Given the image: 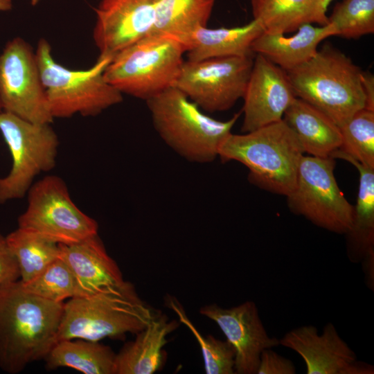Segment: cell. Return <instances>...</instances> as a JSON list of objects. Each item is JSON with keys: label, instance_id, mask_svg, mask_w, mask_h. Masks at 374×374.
Wrapping results in <instances>:
<instances>
[{"label": "cell", "instance_id": "obj_19", "mask_svg": "<svg viewBox=\"0 0 374 374\" xmlns=\"http://www.w3.org/2000/svg\"><path fill=\"white\" fill-rule=\"evenodd\" d=\"M179 327L158 311L147 326L136 333V339L126 344L116 355L115 374H152L163 364V348L167 337Z\"/></svg>", "mask_w": 374, "mask_h": 374}, {"label": "cell", "instance_id": "obj_7", "mask_svg": "<svg viewBox=\"0 0 374 374\" xmlns=\"http://www.w3.org/2000/svg\"><path fill=\"white\" fill-rule=\"evenodd\" d=\"M184 53L176 39L150 34L114 55L104 78L122 94L146 101L175 87Z\"/></svg>", "mask_w": 374, "mask_h": 374}, {"label": "cell", "instance_id": "obj_9", "mask_svg": "<svg viewBox=\"0 0 374 374\" xmlns=\"http://www.w3.org/2000/svg\"><path fill=\"white\" fill-rule=\"evenodd\" d=\"M335 159L303 155L295 187L287 195L290 209L314 225L346 234L353 222V206L339 189L334 175Z\"/></svg>", "mask_w": 374, "mask_h": 374}, {"label": "cell", "instance_id": "obj_29", "mask_svg": "<svg viewBox=\"0 0 374 374\" xmlns=\"http://www.w3.org/2000/svg\"><path fill=\"white\" fill-rule=\"evenodd\" d=\"M21 284L30 294L55 303H63L77 296L75 277L60 257L33 279Z\"/></svg>", "mask_w": 374, "mask_h": 374}, {"label": "cell", "instance_id": "obj_37", "mask_svg": "<svg viewBox=\"0 0 374 374\" xmlns=\"http://www.w3.org/2000/svg\"><path fill=\"white\" fill-rule=\"evenodd\" d=\"M332 0H320L321 5L325 10H327V8Z\"/></svg>", "mask_w": 374, "mask_h": 374}, {"label": "cell", "instance_id": "obj_23", "mask_svg": "<svg viewBox=\"0 0 374 374\" xmlns=\"http://www.w3.org/2000/svg\"><path fill=\"white\" fill-rule=\"evenodd\" d=\"M251 4L253 19L269 34L294 32L304 24L329 23L320 0H251Z\"/></svg>", "mask_w": 374, "mask_h": 374}, {"label": "cell", "instance_id": "obj_5", "mask_svg": "<svg viewBox=\"0 0 374 374\" xmlns=\"http://www.w3.org/2000/svg\"><path fill=\"white\" fill-rule=\"evenodd\" d=\"M153 126L172 150L185 159L205 163L218 157V150L239 118L226 121L204 114L181 91L172 87L146 100Z\"/></svg>", "mask_w": 374, "mask_h": 374}, {"label": "cell", "instance_id": "obj_6", "mask_svg": "<svg viewBox=\"0 0 374 374\" xmlns=\"http://www.w3.org/2000/svg\"><path fill=\"white\" fill-rule=\"evenodd\" d=\"M35 52L53 118L97 116L123 101V94L103 75L112 57L99 55L92 66L75 70L55 60L44 38L39 40Z\"/></svg>", "mask_w": 374, "mask_h": 374}, {"label": "cell", "instance_id": "obj_27", "mask_svg": "<svg viewBox=\"0 0 374 374\" xmlns=\"http://www.w3.org/2000/svg\"><path fill=\"white\" fill-rule=\"evenodd\" d=\"M339 128L341 145L338 150L374 168V111L364 108Z\"/></svg>", "mask_w": 374, "mask_h": 374}, {"label": "cell", "instance_id": "obj_26", "mask_svg": "<svg viewBox=\"0 0 374 374\" xmlns=\"http://www.w3.org/2000/svg\"><path fill=\"white\" fill-rule=\"evenodd\" d=\"M6 239L17 260L19 280L23 283L33 279L59 258V244L27 229L18 227Z\"/></svg>", "mask_w": 374, "mask_h": 374}, {"label": "cell", "instance_id": "obj_4", "mask_svg": "<svg viewBox=\"0 0 374 374\" xmlns=\"http://www.w3.org/2000/svg\"><path fill=\"white\" fill-rule=\"evenodd\" d=\"M362 73L350 58L328 44L305 63L286 71L296 97L322 112L339 127L366 108Z\"/></svg>", "mask_w": 374, "mask_h": 374}, {"label": "cell", "instance_id": "obj_38", "mask_svg": "<svg viewBox=\"0 0 374 374\" xmlns=\"http://www.w3.org/2000/svg\"><path fill=\"white\" fill-rule=\"evenodd\" d=\"M30 3L33 6L37 5L40 0H29Z\"/></svg>", "mask_w": 374, "mask_h": 374}, {"label": "cell", "instance_id": "obj_10", "mask_svg": "<svg viewBox=\"0 0 374 374\" xmlns=\"http://www.w3.org/2000/svg\"><path fill=\"white\" fill-rule=\"evenodd\" d=\"M27 194L28 205L18 218V227L64 244L98 234L97 222L73 202L60 177H44L33 183Z\"/></svg>", "mask_w": 374, "mask_h": 374}, {"label": "cell", "instance_id": "obj_25", "mask_svg": "<svg viewBox=\"0 0 374 374\" xmlns=\"http://www.w3.org/2000/svg\"><path fill=\"white\" fill-rule=\"evenodd\" d=\"M58 341L44 358L48 369L69 367L84 374H115L116 354L99 341Z\"/></svg>", "mask_w": 374, "mask_h": 374}, {"label": "cell", "instance_id": "obj_39", "mask_svg": "<svg viewBox=\"0 0 374 374\" xmlns=\"http://www.w3.org/2000/svg\"><path fill=\"white\" fill-rule=\"evenodd\" d=\"M1 112V104H0V112Z\"/></svg>", "mask_w": 374, "mask_h": 374}, {"label": "cell", "instance_id": "obj_18", "mask_svg": "<svg viewBox=\"0 0 374 374\" xmlns=\"http://www.w3.org/2000/svg\"><path fill=\"white\" fill-rule=\"evenodd\" d=\"M330 36H337L330 23L319 26L304 24L292 36L263 32L253 42L251 50L286 72L310 60L319 43Z\"/></svg>", "mask_w": 374, "mask_h": 374}, {"label": "cell", "instance_id": "obj_30", "mask_svg": "<svg viewBox=\"0 0 374 374\" xmlns=\"http://www.w3.org/2000/svg\"><path fill=\"white\" fill-rule=\"evenodd\" d=\"M337 36L355 39L374 33V0H343L328 17Z\"/></svg>", "mask_w": 374, "mask_h": 374}, {"label": "cell", "instance_id": "obj_1", "mask_svg": "<svg viewBox=\"0 0 374 374\" xmlns=\"http://www.w3.org/2000/svg\"><path fill=\"white\" fill-rule=\"evenodd\" d=\"M64 303L27 292L20 280L0 285V369L21 372L57 341Z\"/></svg>", "mask_w": 374, "mask_h": 374}, {"label": "cell", "instance_id": "obj_11", "mask_svg": "<svg viewBox=\"0 0 374 374\" xmlns=\"http://www.w3.org/2000/svg\"><path fill=\"white\" fill-rule=\"evenodd\" d=\"M253 62L252 56L184 61L175 87L206 112L226 111L242 98Z\"/></svg>", "mask_w": 374, "mask_h": 374}, {"label": "cell", "instance_id": "obj_24", "mask_svg": "<svg viewBox=\"0 0 374 374\" xmlns=\"http://www.w3.org/2000/svg\"><path fill=\"white\" fill-rule=\"evenodd\" d=\"M215 0H154V22L151 34L179 42L186 48L193 34L207 26Z\"/></svg>", "mask_w": 374, "mask_h": 374}, {"label": "cell", "instance_id": "obj_34", "mask_svg": "<svg viewBox=\"0 0 374 374\" xmlns=\"http://www.w3.org/2000/svg\"><path fill=\"white\" fill-rule=\"evenodd\" d=\"M362 84L366 98V108L374 111V75L362 71Z\"/></svg>", "mask_w": 374, "mask_h": 374}, {"label": "cell", "instance_id": "obj_16", "mask_svg": "<svg viewBox=\"0 0 374 374\" xmlns=\"http://www.w3.org/2000/svg\"><path fill=\"white\" fill-rule=\"evenodd\" d=\"M279 342L302 357L307 374H345L357 359L355 353L330 322L325 325L321 335L317 327L305 325L288 331Z\"/></svg>", "mask_w": 374, "mask_h": 374}, {"label": "cell", "instance_id": "obj_32", "mask_svg": "<svg viewBox=\"0 0 374 374\" xmlns=\"http://www.w3.org/2000/svg\"><path fill=\"white\" fill-rule=\"evenodd\" d=\"M19 270L17 260L6 239L0 233V285L19 280Z\"/></svg>", "mask_w": 374, "mask_h": 374}, {"label": "cell", "instance_id": "obj_8", "mask_svg": "<svg viewBox=\"0 0 374 374\" xmlns=\"http://www.w3.org/2000/svg\"><path fill=\"white\" fill-rule=\"evenodd\" d=\"M0 133L9 149L12 166L0 177V204L23 198L42 172L56 163L59 139L49 123H36L0 112Z\"/></svg>", "mask_w": 374, "mask_h": 374}, {"label": "cell", "instance_id": "obj_33", "mask_svg": "<svg viewBox=\"0 0 374 374\" xmlns=\"http://www.w3.org/2000/svg\"><path fill=\"white\" fill-rule=\"evenodd\" d=\"M364 275V282L366 287L374 291V249H371L360 262Z\"/></svg>", "mask_w": 374, "mask_h": 374}, {"label": "cell", "instance_id": "obj_14", "mask_svg": "<svg viewBox=\"0 0 374 374\" xmlns=\"http://www.w3.org/2000/svg\"><path fill=\"white\" fill-rule=\"evenodd\" d=\"M296 96L286 72L256 54L244 94L243 132L281 121Z\"/></svg>", "mask_w": 374, "mask_h": 374}, {"label": "cell", "instance_id": "obj_21", "mask_svg": "<svg viewBox=\"0 0 374 374\" xmlns=\"http://www.w3.org/2000/svg\"><path fill=\"white\" fill-rule=\"evenodd\" d=\"M333 159H341L353 164L359 172L357 202L353 206L350 229L344 234L346 253L353 263H359L371 249H374V168L365 166L339 150Z\"/></svg>", "mask_w": 374, "mask_h": 374}, {"label": "cell", "instance_id": "obj_15", "mask_svg": "<svg viewBox=\"0 0 374 374\" xmlns=\"http://www.w3.org/2000/svg\"><path fill=\"white\" fill-rule=\"evenodd\" d=\"M93 38L100 55L116 53L152 33L154 0H101Z\"/></svg>", "mask_w": 374, "mask_h": 374}, {"label": "cell", "instance_id": "obj_31", "mask_svg": "<svg viewBox=\"0 0 374 374\" xmlns=\"http://www.w3.org/2000/svg\"><path fill=\"white\" fill-rule=\"evenodd\" d=\"M296 371L291 359L269 348L264 349L260 354L256 374H295Z\"/></svg>", "mask_w": 374, "mask_h": 374}, {"label": "cell", "instance_id": "obj_3", "mask_svg": "<svg viewBox=\"0 0 374 374\" xmlns=\"http://www.w3.org/2000/svg\"><path fill=\"white\" fill-rule=\"evenodd\" d=\"M158 311L139 296L128 281L100 293L73 297L64 303L57 341L86 339L99 341L105 338H121L138 333L151 321Z\"/></svg>", "mask_w": 374, "mask_h": 374}, {"label": "cell", "instance_id": "obj_20", "mask_svg": "<svg viewBox=\"0 0 374 374\" xmlns=\"http://www.w3.org/2000/svg\"><path fill=\"white\" fill-rule=\"evenodd\" d=\"M283 120L296 134L304 152L318 157H331L341 145L339 127L322 112L296 97Z\"/></svg>", "mask_w": 374, "mask_h": 374}, {"label": "cell", "instance_id": "obj_28", "mask_svg": "<svg viewBox=\"0 0 374 374\" xmlns=\"http://www.w3.org/2000/svg\"><path fill=\"white\" fill-rule=\"evenodd\" d=\"M170 308L178 315L179 321L186 326L197 341L204 361L206 374H234L235 352L227 341L218 339L211 335L203 336L191 321L177 300L172 296L168 299Z\"/></svg>", "mask_w": 374, "mask_h": 374}, {"label": "cell", "instance_id": "obj_12", "mask_svg": "<svg viewBox=\"0 0 374 374\" xmlns=\"http://www.w3.org/2000/svg\"><path fill=\"white\" fill-rule=\"evenodd\" d=\"M0 104L3 111L30 122L54 120L35 52L20 37L8 41L0 54Z\"/></svg>", "mask_w": 374, "mask_h": 374}, {"label": "cell", "instance_id": "obj_35", "mask_svg": "<svg viewBox=\"0 0 374 374\" xmlns=\"http://www.w3.org/2000/svg\"><path fill=\"white\" fill-rule=\"evenodd\" d=\"M374 366L368 363L356 359L346 369L345 374H373Z\"/></svg>", "mask_w": 374, "mask_h": 374}, {"label": "cell", "instance_id": "obj_2", "mask_svg": "<svg viewBox=\"0 0 374 374\" xmlns=\"http://www.w3.org/2000/svg\"><path fill=\"white\" fill-rule=\"evenodd\" d=\"M304 153L296 134L282 119L243 134L231 132L221 144L218 157L244 165L254 185L287 196L295 187Z\"/></svg>", "mask_w": 374, "mask_h": 374}, {"label": "cell", "instance_id": "obj_22", "mask_svg": "<svg viewBox=\"0 0 374 374\" xmlns=\"http://www.w3.org/2000/svg\"><path fill=\"white\" fill-rule=\"evenodd\" d=\"M263 31L261 24L254 19L244 26L233 28H199L193 34L186 52L188 60L252 56V43Z\"/></svg>", "mask_w": 374, "mask_h": 374}, {"label": "cell", "instance_id": "obj_17", "mask_svg": "<svg viewBox=\"0 0 374 374\" xmlns=\"http://www.w3.org/2000/svg\"><path fill=\"white\" fill-rule=\"evenodd\" d=\"M59 257L73 271L77 282V296H89L125 280L109 256L98 234L77 243L59 244Z\"/></svg>", "mask_w": 374, "mask_h": 374}, {"label": "cell", "instance_id": "obj_13", "mask_svg": "<svg viewBox=\"0 0 374 374\" xmlns=\"http://www.w3.org/2000/svg\"><path fill=\"white\" fill-rule=\"evenodd\" d=\"M199 313L216 323L233 347L235 373L256 374L262 351L280 345L279 339L268 335L252 301L230 308L206 305Z\"/></svg>", "mask_w": 374, "mask_h": 374}, {"label": "cell", "instance_id": "obj_36", "mask_svg": "<svg viewBox=\"0 0 374 374\" xmlns=\"http://www.w3.org/2000/svg\"><path fill=\"white\" fill-rule=\"evenodd\" d=\"M11 0H0V11H7L12 8Z\"/></svg>", "mask_w": 374, "mask_h": 374}]
</instances>
